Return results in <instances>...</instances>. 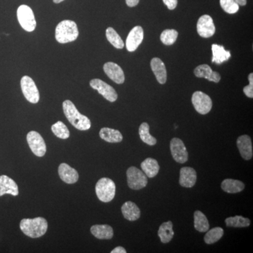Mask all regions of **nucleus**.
Instances as JSON below:
<instances>
[{"label": "nucleus", "mask_w": 253, "mask_h": 253, "mask_svg": "<svg viewBox=\"0 0 253 253\" xmlns=\"http://www.w3.org/2000/svg\"><path fill=\"white\" fill-rule=\"evenodd\" d=\"M95 190L100 201L104 203L111 202L116 195V184L109 178H101L96 183Z\"/></svg>", "instance_id": "20e7f679"}, {"label": "nucleus", "mask_w": 253, "mask_h": 253, "mask_svg": "<svg viewBox=\"0 0 253 253\" xmlns=\"http://www.w3.org/2000/svg\"><path fill=\"white\" fill-rule=\"evenodd\" d=\"M178 32L174 29L165 30L161 33V41L166 45H172L177 39Z\"/></svg>", "instance_id": "72a5a7b5"}, {"label": "nucleus", "mask_w": 253, "mask_h": 253, "mask_svg": "<svg viewBox=\"0 0 253 253\" xmlns=\"http://www.w3.org/2000/svg\"><path fill=\"white\" fill-rule=\"evenodd\" d=\"M47 221L41 217L34 219H23L20 223V229L23 234L32 239L44 236L47 231Z\"/></svg>", "instance_id": "f03ea898"}, {"label": "nucleus", "mask_w": 253, "mask_h": 253, "mask_svg": "<svg viewBox=\"0 0 253 253\" xmlns=\"http://www.w3.org/2000/svg\"><path fill=\"white\" fill-rule=\"evenodd\" d=\"M27 141L32 152L38 157H43L46 154L45 141L39 133L31 131L28 133Z\"/></svg>", "instance_id": "6e6552de"}, {"label": "nucleus", "mask_w": 253, "mask_h": 253, "mask_svg": "<svg viewBox=\"0 0 253 253\" xmlns=\"http://www.w3.org/2000/svg\"><path fill=\"white\" fill-rule=\"evenodd\" d=\"M215 26L212 17L209 15H204L200 17L197 23V31L200 36L208 38L215 33Z\"/></svg>", "instance_id": "f8f14e48"}, {"label": "nucleus", "mask_w": 253, "mask_h": 253, "mask_svg": "<svg viewBox=\"0 0 253 253\" xmlns=\"http://www.w3.org/2000/svg\"><path fill=\"white\" fill-rule=\"evenodd\" d=\"M63 109L68 121L76 129L81 131L88 130L91 127V121L86 116L81 114L76 106L70 100L63 103Z\"/></svg>", "instance_id": "f257e3e1"}, {"label": "nucleus", "mask_w": 253, "mask_h": 253, "mask_svg": "<svg viewBox=\"0 0 253 253\" xmlns=\"http://www.w3.org/2000/svg\"><path fill=\"white\" fill-rule=\"evenodd\" d=\"M150 126L147 123H143L139 126V134L142 141L149 146H154L157 143L156 138L150 134Z\"/></svg>", "instance_id": "c85d7f7f"}, {"label": "nucleus", "mask_w": 253, "mask_h": 253, "mask_svg": "<svg viewBox=\"0 0 253 253\" xmlns=\"http://www.w3.org/2000/svg\"><path fill=\"white\" fill-rule=\"evenodd\" d=\"M79 36L78 26L71 20H64L57 25L55 31V38L61 44L76 41Z\"/></svg>", "instance_id": "7ed1b4c3"}, {"label": "nucleus", "mask_w": 253, "mask_h": 253, "mask_svg": "<svg viewBox=\"0 0 253 253\" xmlns=\"http://www.w3.org/2000/svg\"><path fill=\"white\" fill-rule=\"evenodd\" d=\"M143 172L147 177L153 178L157 175L160 170V166L158 161L154 158H148L141 164Z\"/></svg>", "instance_id": "5701e85b"}, {"label": "nucleus", "mask_w": 253, "mask_h": 253, "mask_svg": "<svg viewBox=\"0 0 253 253\" xmlns=\"http://www.w3.org/2000/svg\"><path fill=\"white\" fill-rule=\"evenodd\" d=\"M21 89L26 99L32 104H37L40 101V92L36 83L31 77L23 76L21 81Z\"/></svg>", "instance_id": "0eeeda50"}, {"label": "nucleus", "mask_w": 253, "mask_h": 253, "mask_svg": "<svg viewBox=\"0 0 253 253\" xmlns=\"http://www.w3.org/2000/svg\"><path fill=\"white\" fill-rule=\"evenodd\" d=\"M111 253H126V250L124 249L123 247H121V246H118V247H116V249H113L112 251L111 252Z\"/></svg>", "instance_id": "58836bf2"}, {"label": "nucleus", "mask_w": 253, "mask_h": 253, "mask_svg": "<svg viewBox=\"0 0 253 253\" xmlns=\"http://www.w3.org/2000/svg\"><path fill=\"white\" fill-rule=\"evenodd\" d=\"M104 71L110 79L117 84H123L125 82V74L121 66L117 63L107 62L105 63Z\"/></svg>", "instance_id": "4468645a"}, {"label": "nucleus", "mask_w": 253, "mask_h": 253, "mask_svg": "<svg viewBox=\"0 0 253 253\" xmlns=\"http://www.w3.org/2000/svg\"><path fill=\"white\" fill-rule=\"evenodd\" d=\"M90 231L91 234L98 239L109 240L113 237V228L107 224L92 226Z\"/></svg>", "instance_id": "4be33fe9"}, {"label": "nucleus", "mask_w": 253, "mask_h": 253, "mask_svg": "<svg viewBox=\"0 0 253 253\" xmlns=\"http://www.w3.org/2000/svg\"><path fill=\"white\" fill-rule=\"evenodd\" d=\"M121 211L124 217L127 220H137L141 216V211L138 206L131 201H127L123 205Z\"/></svg>", "instance_id": "412c9836"}, {"label": "nucleus", "mask_w": 253, "mask_h": 253, "mask_svg": "<svg viewBox=\"0 0 253 253\" xmlns=\"http://www.w3.org/2000/svg\"><path fill=\"white\" fill-rule=\"evenodd\" d=\"M99 136L101 139L109 143L121 142L123 139L121 131L109 127L102 128L99 131Z\"/></svg>", "instance_id": "b1692460"}, {"label": "nucleus", "mask_w": 253, "mask_h": 253, "mask_svg": "<svg viewBox=\"0 0 253 253\" xmlns=\"http://www.w3.org/2000/svg\"><path fill=\"white\" fill-rule=\"evenodd\" d=\"M238 149L240 154L246 161H249L253 158V145L251 137L249 135L239 136L237 139Z\"/></svg>", "instance_id": "dca6fc26"}, {"label": "nucleus", "mask_w": 253, "mask_h": 253, "mask_svg": "<svg viewBox=\"0 0 253 253\" xmlns=\"http://www.w3.org/2000/svg\"><path fill=\"white\" fill-rule=\"evenodd\" d=\"M194 227L199 232H206L209 230L210 224L207 217L199 211L194 212Z\"/></svg>", "instance_id": "cd10ccee"}, {"label": "nucleus", "mask_w": 253, "mask_h": 253, "mask_svg": "<svg viewBox=\"0 0 253 253\" xmlns=\"http://www.w3.org/2000/svg\"><path fill=\"white\" fill-rule=\"evenodd\" d=\"M139 0H126V4L129 7H134L139 4Z\"/></svg>", "instance_id": "4c0bfd02"}, {"label": "nucleus", "mask_w": 253, "mask_h": 253, "mask_svg": "<svg viewBox=\"0 0 253 253\" xmlns=\"http://www.w3.org/2000/svg\"><path fill=\"white\" fill-rule=\"evenodd\" d=\"M212 62L220 64V63H222L230 59V51H226L223 46L219 45V44H212Z\"/></svg>", "instance_id": "bb28decb"}, {"label": "nucleus", "mask_w": 253, "mask_h": 253, "mask_svg": "<svg viewBox=\"0 0 253 253\" xmlns=\"http://www.w3.org/2000/svg\"><path fill=\"white\" fill-rule=\"evenodd\" d=\"M54 3L56 4H59V3L62 2V1H64V0H53Z\"/></svg>", "instance_id": "a19ab883"}, {"label": "nucleus", "mask_w": 253, "mask_h": 253, "mask_svg": "<svg viewBox=\"0 0 253 253\" xmlns=\"http://www.w3.org/2000/svg\"><path fill=\"white\" fill-rule=\"evenodd\" d=\"M197 174L194 168L184 167L180 169L179 184L183 187L192 188L196 184Z\"/></svg>", "instance_id": "a211bd4d"}, {"label": "nucleus", "mask_w": 253, "mask_h": 253, "mask_svg": "<svg viewBox=\"0 0 253 253\" xmlns=\"http://www.w3.org/2000/svg\"><path fill=\"white\" fill-rule=\"evenodd\" d=\"M239 6H245L247 4V0H234Z\"/></svg>", "instance_id": "ea45409f"}, {"label": "nucleus", "mask_w": 253, "mask_h": 253, "mask_svg": "<svg viewBox=\"0 0 253 253\" xmlns=\"http://www.w3.org/2000/svg\"><path fill=\"white\" fill-rule=\"evenodd\" d=\"M173 224L171 221H168L167 222L163 223L160 226L158 231V235L161 239L163 244H168L172 241L173 236H174V231L172 229Z\"/></svg>", "instance_id": "a878e982"}, {"label": "nucleus", "mask_w": 253, "mask_h": 253, "mask_svg": "<svg viewBox=\"0 0 253 253\" xmlns=\"http://www.w3.org/2000/svg\"><path fill=\"white\" fill-rule=\"evenodd\" d=\"M221 8L229 14H236L239 10V5L234 0H220Z\"/></svg>", "instance_id": "f704fd0d"}, {"label": "nucleus", "mask_w": 253, "mask_h": 253, "mask_svg": "<svg viewBox=\"0 0 253 253\" xmlns=\"http://www.w3.org/2000/svg\"><path fill=\"white\" fill-rule=\"evenodd\" d=\"M249 80L250 84L249 85L245 86L244 88V94L248 96V97L253 98V74L251 73L249 76Z\"/></svg>", "instance_id": "c9c22d12"}, {"label": "nucleus", "mask_w": 253, "mask_h": 253, "mask_svg": "<svg viewBox=\"0 0 253 253\" xmlns=\"http://www.w3.org/2000/svg\"><path fill=\"white\" fill-rule=\"evenodd\" d=\"M171 154L176 163H185L189 159V154L184 142L179 138H173L170 141Z\"/></svg>", "instance_id": "9b49d317"}, {"label": "nucleus", "mask_w": 253, "mask_h": 253, "mask_svg": "<svg viewBox=\"0 0 253 253\" xmlns=\"http://www.w3.org/2000/svg\"><path fill=\"white\" fill-rule=\"evenodd\" d=\"M51 130L54 135L60 139H66L69 138L70 131L66 125L61 121H58L57 123L51 126Z\"/></svg>", "instance_id": "473e14b6"}, {"label": "nucleus", "mask_w": 253, "mask_h": 253, "mask_svg": "<svg viewBox=\"0 0 253 253\" xmlns=\"http://www.w3.org/2000/svg\"><path fill=\"white\" fill-rule=\"evenodd\" d=\"M59 174L61 180L66 184H74L79 179V174L74 168L66 163H61L59 167Z\"/></svg>", "instance_id": "f3484780"}, {"label": "nucleus", "mask_w": 253, "mask_h": 253, "mask_svg": "<svg viewBox=\"0 0 253 253\" xmlns=\"http://www.w3.org/2000/svg\"><path fill=\"white\" fill-rule=\"evenodd\" d=\"M163 1L169 10L174 9L177 6V0H163Z\"/></svg>", "instance_id": "e433bc0d"}, {"label": "nucleus", "mask_w": 253, "mask_h": 253, "mask_svg": "<svg viewBox=\"0 0 253 253\" xmlns=\"http://www.w3.org/2000/svg\"><path fill=\"white\" fill-rule=\"evenodd\" d=\"M223 235H224V230L222 228H213L211 230L208 231L207 234L205 236L204 241L206 244L208 245L213 244L219 241Z\"/></svg>", "instance_id": "2f4dec72"}, {"label": "nucleus", "mask_w": 253, "mask_h": 253, "mask_svg": "<svg viewBox=\"0 0 253 253\" xmlns=\"http://www.w3.org/2000/svg\"><path fill=\"white\" fill-rule=\"evenodd\" d=\"M128 186L133 190H140L148 184L147 176L143 171L136 167H130L126 170Z\"/></svg>", "instance_id": "423d86ee"}, {"label": "nucleus", "mask_w": 253, "mask_h": 253, "mask_svg": "<svg viewBox=\"0 0 253 253\" xmlns=\"http://www.w3.org/2000/svg\"><path fill=\"white\" fill-rule=\"evenodd\" d=\"M225 223L226 226L229 227L242 228L248 227L251 225V220L249 218L244 217L243 216L226 218Z\"/></svg>", "instance_id": "7c9ffc66"}, {"label": "nucleus", "mask_w": 253, "mask_h": 253, "mask_svg": "<svg viewBox=\"0 0 253 253\" xmlns=\"http://www.w3.org/2000/svg\"><path fill=\"white\" fill-rule=\"evenodd\" d=\"M89 84L91 88L97 91L110 102H115L117 100L118 94L114 88L105 82L100 79H93Z\"/></svg>", "instance_id": "9d476101"}, {"label": "nucleus", "mask_w": 253, "mask_h": 253, "mask_svg": "<svg viewBox=\"0 0 253 253\" xmlns=\"http://www.w3.org/2000/svg\"><path fill=\"white\" fill-rule=\"evenodd\" d=\"M221 187L228 194H237L245 189V184L241 181L226 179L221 182Z\"/></svg>", "instance_id": "393cba45"}, {"label": "nucleus", "mask_w": 253, "mask_h": 253, "mask_svg": "<svg viewBox=\"0 0 253 253\" xmlns=\"http://www.w3.org/2000/svg\"><path fill=\"white\" fill-rule=\"evenodd\" d=\"M144 40V30L141 26H135L129 32L126 40V47L129 52H133L140 45Z\"/></svg>", "instance_id": "ddd939ff"}, {"label": "nucleus", "mask_w": 253, "mask_h": 253, "mask_svg": "<svg viewBox=\"0 0 253 253\" xmlns=\"http://www.w3.org/2000/svg\"><path fill=\"white\" fill-rule=\"evenodd\" d=\"M18 21L21 27L27 32H33L36 29L37 23L34 13L27 5H21L17 9Z\"/></svg>", "instance_id": "39448f33"}, {"label": "nucleus", "mask_w": 253, "mask_h": 253, "mask_svg": "<svg viewBox=\"0 0 253 253\" xmlns=\"http://www.w3.org/2000/svg\"><path fill=\"white\" fill-rule=\"evenodd\" d=\"M151 67L158 83L165 84L167 81V71L162 60L154 58L151 61Z\"/></svg>", "instance_id": "aec40b11"}, {"label": "nucleus", "mask_w": 253, "mask_h": 253, "mask_svg": "<svg viewBox=\"0 0 253 253\" xmlns=\"http://www.w3.org/2000/svg\"><path fill=\"white\" fill-rule=\"evenodd\" d=\"M194 75L196 77L206 78L208 81L218 83L221 80V76L219 73L213 71L211 66L207 64L200 65L195 68Z\"/></svg>", "instance_id": "2eb2a0df"}, {"label": "nucleus", "mask_w": 253, "mask_h": 253, "mask_svg": "<svg viewBox=\"0 0 253 253\" xmlns=\"http://www.w3.org/2000/svg\"><path fill=\"white\" fill-rule=\"evenodd\" d=\"M106 36L108 41L116 49H123L124 47V42L122 38L113 28L109 27L106 29Z\"/></svg>", "instance_id": "c756f323"}, {"label": "nucleus", "mask_w": 253, "mask_h": 253, "mask_svg": "<svg viewBox=\"0 0 253 253\" xmlns=\"http://www.w3.org/2000/svg\"><path fill=\"white\" fill-rule=\"evenodd\" d=\"M191 101L195 109L200 114H208L212 109V99L208 94L202 91H198L194 92Z\"/></svg>", "instance_id": "1a4fd4ad"}, {"label": "nucleus", "mask_w": 253, "mask_h": 253, "mask_svg": "<svg viewBox=\"0 0 253 253\" xmlns=\"http://www.w3.org/2000/svg\"><path fill=\"white\" fill-rule=\"evenodd\" d=\"M19 194L17 184L14 180L6 175L0 176V196L11 194L17 196Z\"/></svg>", "instance_id": "6ab92c4d"}]
</instances>
